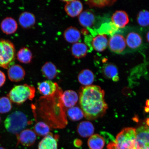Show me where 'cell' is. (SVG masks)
<instances>
[{"instance_id": "44dd1931", "label": "cell", "mask_w": 149, "mask_h": 149, "mask_svg": "<svg viewBox=\"0 0 149 149\" xmlns=\"http://www.w3.org/2000/svg\"><path fill=\"white\" fill-rule=\"evenodd\" d=\"M42 75L49 80L53 79L56 77L57 69L55 65L51 61L46 62L43 65L41 68Z\"/></svg>"}, {"instance_id": "cb8c5ba5", "label": "cell", "mask_w": 149, "mask_h": 149, "mask_svg": "<svg viewBox=\"0 0 149 149\" xmlns=\"http://www.w3.org/2000/svg\"><path fill=\"white\" fill-rule=\"evenodd\" d=\"M88 47L83 42H78L72 44L71 51L72 55L76 58H82L86 55Z\"/></svg>"}, {"instance_id": "ac0fdd59", "label": "cell", "mask_w": 149, "mask_h": 149, "mask_svg": "<svg viewBox=\"0 0 149 149\" xmlns=\"http://www.w3.org/2000/svg\"><path fill=\"white\" fill-rule=\"evenodd\" d=\"M77 130L80 136L83 138H87L93 135L94 127L92 123L89 121H84L78 125Z\"/></svg>"}, {"instance_id": "8992f818", "label": "cell", "mask_w": 149, "mask_h": 149, "mask_svg": "<svg viewBox=\"0 0 149 149\" xmlns=\"http://www.w3.org/2000/svg\"><path fill=\"white\" fill-rule=\"evenodd\" d=\"M108 46L110 49L114 53H122L126 47L125 38L120 33H114L110 38Z\"/></svg>"}, {"instance_id": "5b68a950", "label": "cell", "mask_w": 149, "mask_h": 149, "mask_svg": "<svg viewBox=\"0 0 149 149\" xmlns=\"http://www.w3.org/2000/svg\"><path fill=\"white\" fill-rule=\"evenodd\" d=\"M15 49L13 44L7 40H0V67L8 69L13 65Z\"/></svg>"}, {"instance_id": "4fadbf2b", "label": "cell", "mask_w": 149, "mask_h": 149, "mask_svg": "<svg viewBox=\"0 0 149 149\" xmlns=\"http://www.w3.org/2000/svg\"><path fill=\"white\" fill-rule=\"evenodd\" d=\"M126 46L132 50L138 49L142 44L143 40L141 35L135 31H130L125 38Z\"/></svg>"}, {"instance_id": "52a82bcc", "label": "cell", "mask_w": 149, "mask_h": 149, "mask_svg": "<svg viewBox=\"0 0 149 149\" xmlns=\"http://www.w3.org/2000/svg\"><path fill=\"white\" fill-rule=\"evenodd\" d=\"M136 147L149 146V126H142L136 129Z\"/></svg>"}, {"instance_id": "30bf717a", "label": "cell", "mask_w": 149, "mask_h": 149, "mask_svg": "<svg viewBox=\"0 0 149 149\" xmlns=\"http://www.w3.org/2000/svg\"><path fill=\"white\" fill-rule=\"evenodd\" d=\"M58 87L57 83L51 80H46L37 84V89L39 93L45 96H51L54 94Z\"/></svg>"}, {"instance_id": "603a6c76", "label": "cell", "mask_w": 149, "mask_h": 149, "mask_svg": "<svg viewBox=\"0 0 149 149\" xmlns=\"http://www.w3.org/2000/svg\"><path fill=\"white\" fill-rule=\"evenodd\" d=\"M78 81L85 86L91 85L94 82L95 77L94 73L89 69H84L79 72L77 76Z\"/></svg>"}, {"instance_id": "d6a6232c", "label": "cell", "mask_w": 149, "mask_h": 149, "mask_svg": "<svg viewBox=\"0 0 149 149\" xmlns=\"http://www.w3.org/2000/svg\"><path fill=\"white\" fill-rule=\"evenodd\" d=\"M146 39L147 41H148L149 43V31L147 33Z\"/></svg>"}, {"instance_id": "5bb4252c", "label": "cell", "mask_w": 149, "mask_h": 149, "mask_svg": "<svg viewBox=\"0 0 149 149\" xmlns=\"http://www.w3.org/2000/svg\"><path fill=\"white\" fill-rule=\"evenodd\" d=\"M111 23L117 29L125 26L129 22L128 15L124 11L118 10L115 12L111 17Z\"/></svg>"}, {"instance_id": "83f0119b", "label": "cell", "mask_w": 149, "mask_h": 149, "mask_svg": "<svg viewBox=\"0 0 149 149\" xmlns=\"http://www.w3.org/2000/svg\"><path fill=\"white\" fill-rule=\"evenodd\" d=\"M33 130L36 135L44 137L51 133L50 127L45 123L42 121L37 122L34 125Z\"/></svg>"}, {"instance_id": "7c38bea8", "label": "cell", "mask_w": 149, "mask_h": 149, "mask_svg": "<svg viewBox=\"0 0 149 149\" xmlns=\"http://www.w3.org/2000/svg\"><path fill=\"white\" fill-rule=\"evenodd\" d=\"M7 74L10 81L17 82L24 79L26 73L24 68L20 65L14 64L8 68Z\"/></svg>"}, {"instance_id": "9a60e30c", "label": "cell", "mask_w": 149, "mask_h": 149, "mask_svg": "<svg viewBox=\"0 0 149 149\" xmlns=\"http://www.w3.org/2000/svg\"><path fill=\"white\" fill-rule=\"evenodd\" d=\"M18 21L22 27L24 29H29L35 25L36 19L34 14L32 13L25 12L20 15Z\"/></svg>"}, {"instance_id": "e0dca14e", "label": "cell", "mask_w": 149, "mask_h": 149, "mask_svg": "<svg viewBox=\"0 0 149 149\" xmlns=\"http://www.w3.org/2000/svg\"><path fill=\"white\" fill-rule=\"evenodd\" d=\"M1 27L3 33L7 35H10L13 34L17 30L18 25L14 19L7 17L1 22Z\"/></svg>"}, {"instance_id": "836d02e7", "label": "cell", "mask_w": 149, "mask_h": 149, "mask_svg": "<svg viewBox=\"0 0 149 149\" xmlns=\"http://www.w3.org/2000/svg\"><path fill=\"white\" fill-rule=\"evenodd\" d=\"M0 149H7L3 147L0 146Z\"/></svg>"}, {"instance_id": "8fae6325", "label": "cell", "mask_w": 149, "mask_h": 149, "mask_svg": "<svg viewBox=\"0 0 149 149\" xmlns=\"http://www.w3.org/2000/svg\"><path fill=\"white\" fill-rule=\"evenodd\" d=\"M61 98L63 105L69 109L74 107L77 104L79 100V96L75 91L68 90L61 94Z\"/></svg>"}, {"instance_id": "d6986e66", "label": "cell", "mask_w": 149, "mask_h": 149, "mask_svg": "<svg viewBox=\"0 0 149 149\" xmlns=\"http://www.w3.org/2000/svg\"><path fill=\"white\" fill-rule=\"evenodd\" d=\"M38 149H58L57 140L53 134L50 133L39 143Z\"/></svg>"}, {"instance_id": "7402d4cb", "label": "cell", "mask_w": 149, "mask_h": 149, "mask_svg": "<svg viewBox=\"0 0 149 149\" xmlns=\"http://www.w3.org/2000/svg\"><path fill=\"white\" fill-rule=\"evenodd\" d=\"M78 20L80 25L84 27H90L94 24L95 20L94 15L91 11H83L78 16Z\"/></svg>"}, {"instance_id": "ffe728a7", "label": "cell", "mask_w": 149, "mask_h": 149, "mask_svg": "<svg viewBox=\"0 0 149 149\" xmlns=\"http://www.w3.org/2000/svg\"><path fill=\"white\" fill-rule=\"evenodd\" d=\"M107 35L105 34H100L95 37L92 42V47L95 51L101 52L105 50L108 45Z\"/></svg>"}, {"instance_id": "e575fe53", "label": "cell", "mask_w": 149, "mask_h": 149, "mask_svg": "<svg viewBox=\"0 0 149 149\" xmlns=\"http://www.w3.org/2000/svg\"><path fill=\"white\" fill-rule=\"evenodd\" d=\"M144 149H149V146H146Z\"/></svg>"}, {"instance_id": "277c9868", "label": "cell", "mask_w": 149, "mask_h": 149, "mask_svg": "<svg viewBox=\"0 0 149 149\" xmlns=\"http://www.w3.org/2000/svg\"><path fill=\"white\" fill-rule=\"evenodd\" d=\"M35 94L34 87L24 84L14 86L9 93L8 97L12 102L20 105L27 100H32Z\"/></svg>"}, {"instance_id": "4dcf8cb0", "label": "cell", "mask_w": 149, "mask_h": 149, "mask_svg": "<svg viewBox=\"0 0 149 149\" xmlns=\"http://www.w3.org/2000/svg\"><path fill=\"white\" fill-rule=\"evenodd\" d=\"M137 20L141 26H148L149 25V12L146 10L141 11L138 15Z\"/></svg>"}, {"instance_id": "9c48e42d", "label": "cell", "mask_w": 149, "mask_h": 149, "mask_svg": "<svg viewBox=\"0 0 149 149\" xmlns=\"http://www.w3.org/2000/svg\"><path fill=\"white\" fill-rule=\"evenodd\" d=\"M36 135L33 130L29 129L24 130L16 136L18 143L26 147L32 146L36 141Z\"/></svg>"}, {"instance_id": "d4e9b609", "label": "cell", "mask_w": 149, "mask_h": 149, "mask_svg": "<svg viewBox=\"0 0 149 149\" xmlns=\"http://www.w3.org/2000/svg\"><path fill=\"white\" fill-rule=\"evenodd\" d=\"M87 144L90 149H102L105 146V141L102 136L95 134L89 137Z\"/></svg>"}, {"instance_id": "f546056e", "label": "cell", "mask_w": 149, "mask_h": 149, "mask_svg": "<svg viewBox=\"0 0 149 149\" xmlns=\"http://www.w3.org/2000/svg\"><path fill=\"white\" fill-rule=\"evenodd\" d=\"M12 109V102L8 97L0 98V113L4 114L10 111Z\"/></svg>"}, {"instance_id": "f1b7e54d", "label": "cell", "mask_w": 149, "mask_h": 149, "mask_svg": "<svg viewBox=\"0 0 149 149\" xmlns=\"http://www.w3.org/2000/svg\"><path fill=\"white\" fill-rule=\"evenodd\" d=\"M103 72L106 77L111 79L115 81L118 80V71L117 67L114 65L109 64L106 65L104 68Z\"/></svg>"}, {"instance_id": "ba28073f", "label": "cell", "mask_w": 149, "mask_h": 149, "mask_svg": "<svg viewBox=\"0 0 149 149\" xmlns=\"http://www.w3.org/2000/svg\"><path fill=\"white\" fill-rule=\"evenodd\" d=\"M64 1L66 2L64 7L65 12L70 17H77L83 12V5L81 1L78 0H72Z\"/></svg>"}, {"instance_id": "d590c367", "label": "cell", "mask_w": 149, "mask_h": 149, "mask_svg": "<svg viewBox=\"0 0 149 149\" xmlns=\"http://www.w3.org/2000/svg\"><path fill=\"white\" fill-rule=\"evenodd\" d=\"M1 116H0V123H1Z\"/></svg>"}, {"instance_id": "1f68e13d", "label": "cell", "mask_w": 149, "mask_h": 149, "mask_svg": "<svg viewBox=\"0 0 149 149\" xmlns=\"http://www.w3.org/2000/svg\"><path fill=\"white\" fill-rule=\"evenodd\" d=\"M6 81V76L3 72L0 70V88L3 86Z\"/></svg>"}, {"instance_id": "4316f807", "label": "cell", "mask_w": 149, "mask_h": 149, "mask_svg": "<svg viewBox=\"0 0 149 149\" xmlns=\"http://www.w3.org/2000/svg\"><path fill=\"white\" fill-rule=\"evenodd\" d=\"M67 115L70 120L74 122L81 120L84 117L81 108L75 106L68 109Z\"/></svg>"}, {"instance_id": "6da1fadb", "label": "cell", "mask_w": 149, "mask_h": 149, "mask_svg": "<svg viewBox=\"0 0 149 149\" xmlns=\"http://www.w3.org/2000/svg\"><path fill=\"white\" fill-rule=\"evenodd\" d=\"M104 91L98 86L82 87L79 96V104L87 120H95L105 114L108 105L104 100Z\"/></svg>"}, {"instance_id": "3957f363", "label": "cell", "mask_w": 149, "mask_h": 149, "mask_svg": "<svg viewBox=\"0 0 149 149\" xmlns=\"http://www.w3.org/2000/svg\"><path fill=\"white\" fill-rule=\"evenodd\" d=\"M26 116L23 112L16 111L8 115L4 121L5 129L17 136L29 124Z\"/></svg>"}, {"instance_id": "484cf974", "label": "cell", "mask_w": 149, "mask_h": 149, "mask_svg": "<svg viewBox=\"0 0 149 149\" xmlns=\"http://www.w3.org/2000/svg\"><path fill=\"white\" fill-rule=\"evenodd\" d=\"M17 56L19 61L25 64L30 63L33 58L32 52L27 47L20 49L17 52Z\"/></svg>"}, {"instance_id": "7a4b0ae2", "label": "cell", "mask_w": 149, "mask_h": 149, "mask_svg": "<svg viewBox=\"0 0 149 149\" xmlns=\"http://www.w3.org/2000/svg\"><path fill=\"white\" fill-rule=\"evenodd\" d=\"M108 149H136V129L128 127L122 130L114 141L108 145Z\"/></svg>"}, {"instance_id": "2e32d148", "label": "cell", "mask_w": 149, "mask_h": 149, "mask_svg": "<svg viewBox=\"0 0 149 149\" xmlns=\"http://www.w3.org/2000/svg\"><path fill=\"white\" fill-rule=\"evenodd\" d=\"M63 36L66 42L72 44L79 42L81 38L79 30L73 26L69 27L65 29Z\"/></svg>"}]
</instances>
